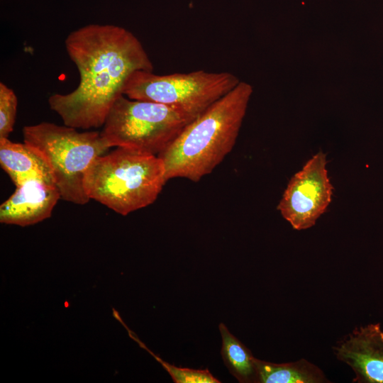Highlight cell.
<instances>
[{
    "mask_svg": "<svg viewBox=\"0 0 383 383\" xmlns=\"http://www.w3.org/2000/svg\"><path fill=\"white\" fill-rule=\"evenodd\" d=\"M65 45L79 71V83L70 93L51 95L48 104L70 127L104 126L130 75L137 70H153L140 41L118 26H84L72 31Z\"/></svg>",
    "mask_w": 383,
    "mask_h": 383,
    "instance_id": "6da1fadb",
    "label": "cell"
},
{
    "mask_svg": "<svg viewBox=\"0 0 383 383\" xmlns=\"http://www.w3.org/2000/svg\"><path fill=\"white\" fill-rule=\"evenodd\" d=\"M252 91L250 84L240 82L181 131L157 155L167 181L199 182L223 161L235 145Z\"/></svg>",
    "mask_w": 383,
    "mask_h": 383,
    "instance_id": "7a4b0ae2",
    "label": "cell"
},
{
    "mask_svg": "<svg viewBox=\"0 0 383 383\" xmlns=\"http://www.w3.org/2000/svg\"><path fill=\"white\" fill-rule=\"evenodd\" d=\"M167 182L157 155L118 147L92 162L84 188L90 199L126 216L152 204Z\"/></svg>",
    "mask_w": 383,
    "mask_h": 383,
    "instance_id": "3957f363",
    "label": "cell"
},
{
    "mask_svg": "<svg viewBox=\"0 0 383 383\" xmlns=\"http://www.w3.org/2000/svg\"><path fill=\"white\" fill-rule=\"evenodd\" d=\"M76 129L42 122L23 128V141L39 150L48 160L61 199L85 204L90 200L84 188L86 172L110 147L101 132Z\"/></svg>",
    "mask_w": 383,
    "mask_h": 383,
    "instance_id": "277c9868",
    "label": "cell"
},
{
    "mask_svg": "<svg viewBox=\"0 0 383 383\" xmlns=\"http://www.w3.org/2000/svg\"><path fill=\"white\" fill-rule=\"evenodd\" d=\"M193 119L167 105L123 94L111 107L101 134L110 148L158 155Z\"/></svg>",
    "mask_w": 383,
    "mask_h": 383,
    "instance_id": "5b68a950",
    "label": "cell"
},
{
    "mask_svg": "<svg viewBox=\"0 0 383 383\" xmlns=\"http://www.w3.org/2000/svg\"><path fill=\"white\" fill-rule=\"evenodd\" d=\"M240 82L228 72L196 70L158 75L137 70L125 82L123 94L131 99L167 105L194 119Z\"/></svg>",
    "mask_w": 383,
    "mask_h": 383,
    "instance_id": "8992f818",
    "label": "cell"
},
{
    "mask_svg": "<svg viewBox=\"0 0 383 383\" xmlns=\"http://www.w3.org/2000/svg\"><path fill=\"white\" fill-rule=\"evenodd\" d=\"M326 163V154L318 152L293 175L284 192L277 209L296 230L313 226L331 201L333 187Z\"/></svg>",
    "mask_w": 383,
    "mask_h": 383,
    "instance_id": "52a82bcc",
    "label": "cell"
},
{
    "mask_svg": "<svg viewBox=\"0 0 383 383\" xmlns=\"http://www.w3.org/2000/svg\"><path fill=\"white\" fill-rule=\"evenodd\" d=\"M338 360L354 372L353 382L383 383V331L380 323L355 328L333 347Z\"/></svg>",
    "mask_w": 383,
    "mask_h": 383,
    "instance_id": "ba28073f",
    "label": "cell"
},
{
    "mask_svg": "<svg viewBox=\"0 0 383 383\" xmlns=\"http://www.w3.org/2000/svg\"><path fill=\"white\" fill-rule=\"evenodd\" d=\"M0 206V222L27 226L51 216L61 199L55 183L40 179L27 180L20 185Z\"/></svg>",
    "mask_w": 383,
    "mask_h": 383,
    "instance_id": "9c48e42d",
    "label": "cell"
},
{
    "mask_svg": "<svg viewBox=\"0 0 383 383\" xmlns=\"http://www.w3.org/2000/svg\"><path fill=\"white\" fill-rule=\"evenodd\" d=\"M0 164L16 187L32 179L55 183L46 157L36 148L26 143H13L9 138H0Z\"/></svg>",
    "mask_w": 383,
    "mask_h": 383,
    "instance_id": "30bf717a",
    "label": "cell"
},
{
    "mask_svg": "<svg viewBox=\"0 0 383 383\" xmlns=\"http://www.w3.org/2000/svg\"><path fill=\"white\" fill-rule=\"evenodd\" d=\"M257 383H324L323 371L305 359L288 363H273L255 358Z\"/></svg>",
    "mask_w": 383,
    "mask_h": 383,
    "instance_id": "8fae6325",
    "label": "cell"
},
{
    "mask_svg": "<svg viewBox=\"0 0 383 383\" xmlns=\"http://www.w3.org/2000/svg\"><path fill=\"white\" fill-rule=\"evenodd\" d=\"M218 327L222 338L221 354L229 372L239 382H256L255 357L223 323Z\"/></svg>",
    "mask_w": 383,
    "mask_h": 383,
    "instance_id": "7c38bea8",
    "label": "cell"
},
{
    "mask_svg": "<svg viewBox=\"0 0 383 383\" xmlns=\"http://www.w3.org/2000/svg\"><path fill=\"white\" fill-rule=\"evenodd\" d=\"M113 316L127 330L129 336L134 340L141 348L146 350L154 358L158 361L167 371L172 380L175 383H218L220 381L214 377L208 370H194L189 368L178 367L166 362L160 357L150 350L147 346L136 336V335L128 328L121 316L115 309L113 310Z\"/></svg>",
    "mask_w": 383,
    "mask_h": 383,
    "instance_id": "4fadbf2b",
    "label": "cell"
},
{
    "mask_svg": "<svg viewBox=\"0 0 383 383\" xmlns=\"http://www.w3.org/2000/svg\"><path fill=\"white\" fill-rule=\"evenodd\" d=\"M18 100L13 90L0 82V138H9L13 130Z\"/></svg>",
    "mask_w": 383,
    "mask_h": 383,
    "instance_id": "5bb4252c",
    "label": "cell"
}]
</instances>
